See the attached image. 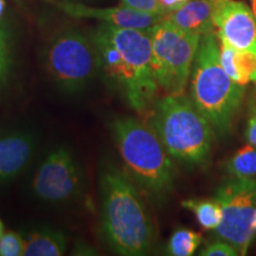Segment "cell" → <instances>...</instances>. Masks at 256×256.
I'll return each instance as SVG.
<instances>
[{"label": "cell", "mask_w": 256, "mask_h": 256, "mask_svg": "<svg viewBox=\"0 0 256 256\" xmlns=\"http://www.w3.org/2000/svg\"><path fill=\"white\" fill-rule=\"evenodd\" d=\"M92 38L108 87L136 114L148 115L159 90L152 69L151 30L102 23Z\"/></svg>", "instance_id": "1"}, {"label": "cell", "mask_w": 256, "mask_h": 256, "mask_svg": "<svg viewBox=\"0 0 256 256\" xmlns=\"http://www.w3.org/2000/svg\"><path fill=\"white\" fill-rule=\"evenodd\" d=\"M100 234L115 254L142 256L154 243V226L139 190L114 164L100 174Z\"/></svg>", "instance_id": "2"}, {"label": "cell", "mask_w": 256, "mask_h": 256, "mask_svg": "<svg viewBox=\"0 0 256 256\" xmlns=\"http://www.w3.org/2000/svg\"><path fill=\"white\" fill-rule=\"evenodd\" d=\"M148 119L172 159L188 168L209 162L216 132L186 94L156 100Z\"/></svg>", "instance_id": "3"}, {"label": "cell", "mask_w": 256, "mask_h": 256, "mask_svg": "<svg viewBox=\"0 0 256 256\" xmlns=\"http://www.w3.org/2000/svg\"><path fill=\"white\" fill-rule=\"evenodd\" d=\"M110 132L128 174L144 190L162 198L174 190V159L148 124L132 116H116Z\"/></svg>", "instance_id": "4"}, {"label": "cell", "mask_w": 256, "mask_h": 256, "mask_svg": "<svg viewBox=\"0 0 256 256\" xmlns=\"http://www.w3.org/2000/svg\"><path fill=\"white\" fill-rule=\"evenodd\" d=\"M217 34L202 36L191 72L190 98L218 136H226L243 102L246 87L229 78L220 63Z\"/></svg>", "instance_id": "5"}, {"label": "cell", "mask_w": 256, "mask_h": 256, "mask_svg": "<svg viewBox=\"0 0 256 256\" xmlns=\"http://www.w3.org/2000/svg\"><path fill=\"white\" fill-rule=\"evenodd\" d=\"M46 70L60 90L78 94L100 74V60L92 36L78 30L60 32L46 50Z\"/></svg>", "instance_id": "6"}, {"label": "cell", "mask_w": 256, "mask_h": 256, "mask_svg": "<svg viewBox=\"0 0 256 256\" xmlns=\"http://www.w3.org/2000/svg\"><path fill=\"white\" fill-rule=\"evenodd\" d=\"M152 69L166 95H184L191 78L200 36L183 31L164 19L151 30Z\"/></svg>", "instance_id": "7"}, {"label": "cell", "mask_w": 256, "mask_h": 256, "mask_svg": "<svg viewBox=\"0 0 256 256\" xmlns=\"http://www.w3.org/2000/svg\"><path fill=\"white\" fill-rule=\"evenodd\" d=\"M222 209L223 218L216 236L229 242L240 255H246L256 230L252 220L256 211V178L229 177L217 188L214 196Z\"/></svg>", "instance_id": "8"}, {"label": "cell", "mask_w": 256, "mask_h": 256, "mask_svg": "<svg viewBox=\"0 0 256 256\" xmlns=\"http://www.w3.org/2000/svg\"><path fill=\"white\" fill-rule=\"evenodd\" d=\"M34 196L51 206H64L78 200L83 191V176L78 159L66 146L48 153L31 183Z\"/></svg>", "instance_id": "9"}, {"label": "cell", "mask_w": 256, "mask_h": 256, "mask_svg": "<svg viewBox=\"0 0 256 256\" xmlns=\"http://www.w3.org/2000/svg\"><path fill=\"white\" fill-rule=\"evenodd\" d=\"M214 24L220 42L256 52V18L247 5L236 0H216Z\"/></svg>", "instance_id": "10"}, {"label": "cell", "mask_w": 256, "mask_h": 256, "mask_svg": "<svg viewBox=\"0 0 256 256\" xmlns=\"http://www.w3.org/2000/svg\"><path fill=\"white\" fill-rule=\"evenodd\" d=\"M66 14L74 18L96 19L102 23L119 28L152 30L162 23L168 16L144 14L136 10L118 6V8H90V6L69 2H50Z\"/></svg>", "instance_id": "11"}, {"label": "cell", "mask_w": 256, "mask_h": 256, "mask_svg": "<svg viewBox=\"0 0 256 256\" xmlns=\"http://www.w3.org/2000/svg\"><path fill=\"white\" fill-rule=\"evenodd\" d=\"M36 151L34 134L26 130H0V185L17 178Z\"/></svg>", "instance_id": "12"}, {"label": "cell", "mask_w": 256, "mask_h": 256, "mask_svg": "<svg viewBox=\"0 0 256 256\" xmlns=\"http://www.w3.org/2000/svg\"><path fill=\"white\" fill-rule=\"evenodd\" d=\"M216 0H188L180 8L168 14V22L183 31L206 36L216 32L214 24Z\"/></svg>", "instance_id": "13"}, {"label": "cell", "mask_w": 256, "mask_h": 256, "mask_svg": "<svg viewBox=\"0 0 256 256\" xmlns=\"http://www.w3.org/2000/svg\"><path fill=\"white\" fill-rule=\"evenodd\" d=\"M68 236L51 226H38L24 235V256H60L68 249Z\"/></svg>", "instance_id": "14"}, {"label": "cell", "mask_w": 256, "mask_h": 256, "mask_svg": "<svg viewBox=\"0 0 256 256\" xmlns=\"http://www.w3.org/2000/svg\"><path fill=\"white\" fill-rule=\"evenodd\" d=\"M220 63L235 83L243 87L256 84V52L235 49L220 42Z\"/></svg>", "instance_id": "15"}, {"label": "cell", "mask_w": 256, "mask_h": 256, "mask_svg": "<svg viewBox=\"0 0 256 256\" xmlns=\"http://www.w3.org/2000/svg\"><path fill=\"white\" fill-rule=\"evenodd\" d=\"M182 206L194 212L203 229L216 230L222 222V209L215 200H184Z\"/></svg>", "instance_id": "16"}, {"label": "cell", "mask_w": 256, "mask_h": 256, "mask_svg": "<svg viewBox=\"0 0 256 256\" xmlns=\"http://www.w3.org/2000/svg\"><path fill=\"white\" fill-rule=\"evenodd\" d=\"M224 170L229 177L232 178H256V147L249 144L242 147L226 160Z\"/></svg>", "instance_id": "17"}, {"label": "cell", "mask_w": 256, "mask_h": 256, "mask_svg": "<svg viewBox=\"0 0 256 256\" xmlns=\"http://www.w3.org/2000/svg\"><path fill=\"white\" fill-rule=\"evenodd\" d=\"M203 236L190 229H178L171 236L166 252L172 256H191L198 250Z\"/></svg>", "instance_id": "18"}, {"label": "cell", "mask_w": 256, "mask_h": 256, "mask_svg": "<svg viewBox=\"0 0 256 256\" xmlns=\"http://www.w3.org/2000/svg\"><path fill=\"white\" fill-rule=\"evenodd\" d=\"M12 72V52L8 32L0 25V92L6 88Z\"/></svg>", "instance_id": "19"}, {"label": "cell", "mask_w": 256, "mask_h": 256, "mask_svg": "<svg viewBox=\"0 0 256 256\" xmlns=\"http://www.w3.org/2000/svg\"><path fill=\"white\" fill-rule=\"evenodd\" d=\"M24 254V236L8 232L0 238V256H20Z\"/></svg>", "instance_id": "20"}, {"label": "cell", "mask_w": 256, "mask_h": 256, "mask_svg": "<svg viewBox=\"0 0 256 256\" xmlns=\"http://www.w3.org/2000/svg\"><path fill=\"white\" fill-rule=\"evenodd\" d=\"M120 5L144 14L168 16L159 0H120Z\"/></svg>", "instance_id": "21"}, {"label": "cell", "mask_w": 256, "mask_h": 256, "mask_svg": "<svg viewBox=\"0 0 256 256\" xmlns=\"http://www.w3.org/2000/svg\"><path fill=\"white\" fill-rule=\"evenodd\" d=\"M202 256H238V252L234 246L224 240L218 238L217 241L208 244L206 248L200 252Z\"/></svg>", "instance_id": "22"}, {"label": "cell", "mask_w": 256, "mask_h": 256, "mask_svg": "<svg viewBox=\"0 0 256 256\" xmlns=\"http://www.w3.org/2000/svg\"><path fill=\"white\" fill-rule=\"evenodd\" d=\"M244 136L249 145L256 147V102L250 107V115H249Z\"/></svg>", "instance_id": "23"}, {"label": "cell", "mask_w": 256, "mask_h": 256, "mask_svg": "<svg viewBox=\"0 0 256 256\" xmlns=\"http://www.w3.org/2000/svg\"><path fill=\"white\" fill-rule=\"evenodd\" d=\"M160 4L166 11V14H170L171 12H174L176 10L180 8L182 6H184L188 0H159Z\"/></svg>", "instance_id": "24"}, {"label": "cell", "mask_w": 256, "mask_h": 256, "mask_svg": "<svg viewBox=\"0 0 256 256\" xmlns=\"http://www.w3.org/2000/svg\"><path fill=\"white\" fill-rule=\"evenodd\" d=\"M5 8H6V2L5 0H0V18L4 16Z\"/></svg>", "instance_id": "25"}, {"label": "cell", "mask_w": 256, "mask_h": 256, "mask_svg": "<svg viewBox=\"0 0 256 256\" xmlns=\"http://www.w3.org/2000/svg\"><path fill=\"white\" fill-rule=\"evenodd\" d=\"M4 234H5V226H4V223H2V220H0V238L4 236Z\"/></svg>", "instance_id": "26"}, {"label": "cell", "mask_w": 256, "mask_h": 256, "mask_svg": "<svg viewBox=\"0 0 256 256\" xmlns=\"http://www.w3.org/2000/svg\"><path fill=\"white\" fill-rule=\"evenodd\" d=\"M252 2V14H254L255 18H256V0H250Z\"/></svg>", "instance_id": "27"}, {"label": "cell", "mask_w": 256, "mask_h": 256, "mask_svg": "<svg viewBox=\"0 0 256 256\" xmlns=\"http://www.w3.org/2000/svg\"><path fill=\"white\" fill-rule=\"evenodd\" d=\"M252 226L256 230V211H255V215H254V220H252Z\"/></svg>", "instance_id": "28"}]
</instances>
